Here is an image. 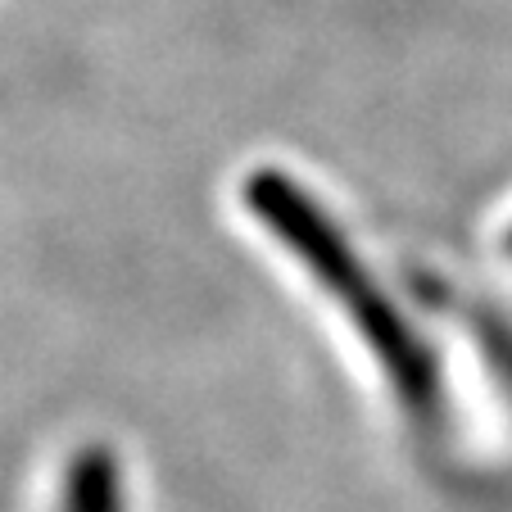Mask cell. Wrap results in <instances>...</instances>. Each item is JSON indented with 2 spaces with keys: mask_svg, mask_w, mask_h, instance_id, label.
Returning a JSON list of instances; mask_svg holds the SVG:
<instances>
[{
  "mask_svg": "<svg viewBox=\"0 0 512 512\" xmlns=\"http://www.w3.org/2000/svg\"><path fill=\"white\" fill-rule=\"evenodd\" d=\"M68 512H118V481L105 449H87L68 476Z\"/></svg>",
  "mask_w": 512,
  "mask_h": 512,
  "instance_id": "2",
  "label": "cell"
},
{
  "mask_svg": "<svg viewBox=\"0 0 512 512\" xmlns=\"http://www.w3.org/2000/svg\"><path fill=\"white\" fill-rule=\"evenodd\" d=\"M245 200H250V209L277 232V241H286L290 250L300 254L313 268V277H318L322 286L345 304L349 318L363 327L368 345L377 349L381 363L395 372V386H399V395H404V404L413 408V413L431 404V368L422 363L408 327L377 295V286H372V277L363 272V263L349 254V245L340 241L336 227L309 204V195L295 182H286L281 173H254Z\"/></svg>",
  "mask_w": 512,
  "mask_h": 512,
  "instance_id": "1",
  "label": "cell"
}]
</instances>
